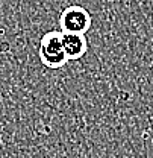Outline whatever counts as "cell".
Returning a JSON list of instances; mask_svg holds the SVG:
<instances>
[{
	"label": "cell",
	"mask_w": 153,
	"mask_h": 158,
	"mask_svg": "<svg viewBox=\"0 0 153 158\" xmlns=\"http://www.w3.org/2000/svg\"><path fill=\"white\" fill-rule=\"evenodd\" d=\"M59 24H61V29H62L61 32L85 35L91 29L93 17L83 6L73 5V6H68L62 11L61 19H59Z\"/></svg>",
	"instance_id": "7a4b0ae2"
},
{
	"label": "cell",
	"mask_w": 153,
	"mask_h": 158,
	"mask_svg": "<svg viewBox=\"0 0 153 158\" xmlns=\"http://www.w3.org/2000/svg\"><path fill=\"white\" fill-rule=\"evenodd\" d=\"M38 55L42 65L52 70H58L68 62L67 55L64 52V46H62L61 31H49L41 37Z\"/></svg>",
	"instance_id": "6da1fadb"
},
{
	"label": "cell",
	"mask_w": 153,
	"mask_h": 158,
	"mask_svg": "<svg viewBox=\"0 0 153 158\" xmlns=\"http://www.w3.org/2000/svg\"><path fill=\"white\" fill-rule=\"evenodd\" d=\"M62 46L68 61L80 59L88 50V41L82 34H68L62 32Z\"/></svg>",
	"instance_id": "3957f363"
}]
</instances>
